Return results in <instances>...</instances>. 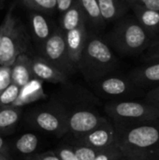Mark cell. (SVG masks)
I'll return each mask as SVG.
<instances>
[{"label": "cell", "instance_id": "cell-20", "mask_svg": "<svg viewBox=\"0 0 159 160\" xmlns=\"http://www.w3.org/2000/svg\"><path fill=\"white\" fill-rule=\"evenodd\" d=\"M32 11L51 12L56 8V0H21Z\"/></svg>", "mask_w": 159, "mask_h": 160}, {"label": "cell", "instance_id": "cell-1", "mask_svg": "<svg viewBox=\"0 0 159 160\" xmlns=\"http://www.w3.org/2000/svg\"><path fill=\"white\" fill-rule=\"evenodd\" d=\"M116 145L125 158L159 160V120L114 126Z\"/></svg>", "mask_w": 159, "mask_h": 160}, {"label": "cell", "instance_id": "cell-37", "mask_svg": "<svg viewBox=\"0 0 159 160\" xmlns=\"http://www.w3.org/2000/svg\"><path fill=\"white\" fill-rule=\"evenodd\" d=\"M0 160H5V159H4V158H2V157L0 156Z\"/></svg>", "mask_w": 159, "mask_h": 160}, {"label": "cell", "instance_id": "cell-30", "mask_svg": "<svg viewBox=\"0 0 159 160\" xmlns=\"http://www.w3.org/2000/svg\"><path fill=\"white\" fill-rule=\"evenodd\" d=\"M11 83V68L9 67L0 68V92Z\"/></svg>", "mask_w": 159, "mask_h": 160}, {"label": "cell", "instance_id": "cell-33", "mask_svg": "<svg viewBox=\"0 0 159 160\" xmlns=\"http://www.w3.org/2000/svg\"><path fill=\"white\" fill-rule=\"evenodd\" d=\"M5 29H6V22H5V20H4L3 22L0 24V42H1L2 37H3V35H4Z\"/></svg>", "mask_w": 159, "mask_h": 160}, {"label": "cell", "instance_id": "cell-18", "mask_svg": "<svg viewBox=\"0 0 159 160\" xmlns=\"http://www.w3.org/2000/svg\"><path fill=\"white\" fill-rule=\"evenodd\" d=\"M78 2L82 8L86 19L92 23V25L97 29L103 27L105 22L101 17L97 0H78Z\"/></svg>", "mask_w": 159, "mask_h": 160}, {"label": "cell", "instance_id": "cell-16", "mask_svg": "<svg viewBox=\"0 0 159 160\" xmlns=\"http://www.w3.org/2000/svg\"><path fill=\"white\" fill-rule=\"evenodd\" d=\"M86 22L85 13L81 7L78 0H76L73 5L66 11L63 15L62 27L64 32L73 30Z\"/></svg>", "mask_w": 159, "mask_h": 160}, {"label": "cell", "instance_id": "cell-15", "mask_svg": "<svg viewBox=\"0 0 159 160\" xmlns=\"http://www.w3.org/2000/svg\"><path fill=\"white\" fill-rule=\"evenodd\" d=\"M11 68V82L16 84L18 87L22 88L28 82L32 81V69L31 60L24 54H20Z\"/></svg>", "mask_w": 159, "mask_h": 160}, {"label": "cell", "instance_id": "cell-9", "mask_svg": "<svg viewBox=\"0 0 159 160\" xmlns=\"http://www.w3.org/2000/svg\"><path fill=\"white\" fill-rule=\"evenodd\" d=\"M87 36L85 24H82L73 30L65 32L64 34L67 52L71 62L74 65H79L81 63V58Z\"/></svg>", "mask_w": 159, "mask_h": 160}, {"label": "cell", "instance_id": "cell-26", "mask_svg": "<svg viewBox=\"0 0 159 160\" xmlns=\"http://www.w3.org/2000/svg\"><path fill=\"white\" fill-rule=\"evenodd\" d=\"M144 53V59L147 62L159 61V35L153 38Z\"/></svg>", "mask_w": 159, "mask_h": 160}, {"label": "cell", "instance_id": "cell-31", "mask_svg": "<svg viewBox=\"0 0 159 160\" xmlns=\"http://www.w3.org/2000/svg\"><path fill=\"white\" fill-rule=\"evenodd\" d=\"M76 0H56V8L60 12H66Z\"/></svg>", "mask_w": 159, "mask_h": 160}, {"label": "cell", "instance_id": "cell-23", "mask_svg": "<svg viewBox=\"0 0 159 160\" xmlns=\"http://www.w3.org/2000/svg\"><path fill=\"white\" fill-rule=\"evenodd\" d=\"M21 88L14 83H10L6 89H4L0 94V103L3 105H8L17 101L20 95Z\"/></svg>", "mask_w": 159, "mask_h": 160}, {"label": "cell", "instance_id": "cell-21", "mask_svg": "<svg viewBox=\"0 0 159 160\" xmlns=\"http://www.w3.org/2000/svg\"><path fill=\"white\" fill-rule=\"evenodd\" d=\"M37 124L46 131H55L60 127L58 118L51 112H41L37 116Z\"/></svg>", "mask_w": 159, "mask_h": 160}, {"label": "cell", "instance_id": "cell-3", "mask_svg": "<svg viewBox=\"0 0 159 160\" xmlns=\"http://www.w3.org/2000/svg\"><path fill=\"white\" fill-rule=\"evenodd\" d=\"M80 64L86 66L91 75L103 77L117 68L118 60L105 41L97 36H87Z\"/></svg>", "mask_w": 159, "mask_h": 160}, {"label": "cell", "instance_id": "cell-2", "mask_svg": "<svg viewBox=\"0 0 159 160\" xmlns=\"http://www.w3.org/2000/svg\"><path fill=\"white\" fill-rule=\"evenodd\" d=\"M110 44L123 55H138L148 48L151 38L135 17L121 20L109 35Z\"/></svg>", "mask_w": 159, "mask_h": 160}, {"label": "cell", "instance_id": "cell-28", "mask_svg": "<svg viewBox=\"0 0 159 160\" xmlns=\"http://www.w3.org/2000/svg\"><path fill=\"white\" fill-rule=\"evenodd\" d=\"M128 7L129 6H138L149 9L159 10V0H124Z\"/></svg>", "mask_w": 159, "mask_h": 160}, {"label": "cell", "instance_id": "cell-12", "mask_svg": "<svg viewBox=\"0 0 159 160\" xmlns=\"http://www.w3.org/2000/svg\"><path fill=\"white\" fill-rule=\"evenodd\" d=\"M30 60L32 73L38 79L49 81L52 82H59L66 80L65 73L55 68L45 58L35 57Z\"/></svg>", "mask_w": 159, "mask_h": 160}, {"label": "cell", "instance_id": "cell-8", "mask_svg": "<svg viewBox=\"0 0 159 160\" xmlns=\"http://www.w3.org/2000/svg\"><path fill=\"white\" fill-rule=\"evenodd\" d=\"M135 85L144 91L159 86V61L147 62L146 65L139 67L127 75Z\"/></svg>", "mask_w": 159, "mask_h": 160}, {"label": "cell", "instance_id": "cell-5", "mask_svg": "<svg viewBox=\"0 0 159 160\" xmlns=\"http://www.w3.org/2000/svg\"><path fill=\"white\" fill-rule=\"evenodd\" d=\"M4 20L6 29L0 42V65L10 67L24 50L25 34L11 10L7 13Z\"/></svg>", "mask_w": 159, "mask_h": 160}, {"label": "cell", "instance_id": "cell-35", "mask_svg": "<svg viewBox=\"0 0 159 160\" xmlns=\"http://www.w3.org/2000/svg\"><path fill=\"white\" fill-rule=\"evenodd\" d=\"M3 146H4V142H3V140H2V138L0 137V150L3 148Z\"/></svg>", "mask_w": 159, "mask_h": 160}, {"label": "cell", "instance_id": "cell-19", "mask_svg": "<svg viewBox=\"0 0 159 160\" xmlns=\"http://www.w3.org/2000/svg\"><path fill=\"white\" fill-rule=\"evenodd\" d=\"M41 93L40 84L37 81H31L25 86L21 88L20 95L17 100H21L22 103H25L28 101H32L37 98L38 94Z\"/></svg>", "mask_w": 159, "mask_h": 160}, {"label": "cell", "instance_id": "cell-17", "mask_svg": "<svg viewBox=\"0 0 159 160\" xmlns=\"http://www.w3.org/2000/svg\"><path fill=\"white\" fill-rule=\"evenodd\" d=\"M30 23L32 32L37 39L46 40L52 34L49 21L41 12L32 11L30 13Z\"/></svg>", "mask_w": 159, "mask_h": 160}, {"label": "cell", "instance_id": "cell-27", "mask_svg": "<svg viewBox=\"0 0 159 160\" xmlns=\"http://www.w3.org/2000/svg\"><path fill=\"white\" fill-rule=\"evenodd\" d=\"M100 150L92 147H79L75 150V155L78 160H94Z\"/></svg>", "mask_w": 159, "mask_h": 160}, {"label": "cell", "instance_id": "cell-6", "mask_svg": "<svg viewBox=\"0 0 159 160\" xmlns=\"http://www.w3.org/2000/svg\"><path fill=\"white\" fill-rule=\"evenodd\" d=\"M98 87L100 92L113 99L112 101L142 99L146 93V91L135 85L128 76L106 77L100 81Z\"/></svg>", "mask_w": 159, "mask_h": 160}, {"label": "cell", "instance_id": "cell-11", "mask_svg": "<svg viewBox=\"0 0 159 160\" xmlns=\"http://www.w3.org/2000/svg\"><path fill=\"white\" fill-rule=\"evenodd\" d=\"M107 121L92 112H77L69 119V127L76 133H89Z\"/></svg>", "mask_w": 159, "mask_h": 160}, {"label": "cell", "instance_id": "cell-4", "mask_svg": "<svg viewBox=\"0 0 159 160\" xmlns=\"http://www.w3.org/2000/svg\"><path fill=\"white\" fill-rule=\"evenodd\" d=\"M108 114L117 124H137L159 120V110L142 99L112 101L107 105Z\"/></svg>", "mask_w": 159, "mask_h": 160}, {"label": "cell", "instance_id": "cell-29", "mask_svg": "<svg viewBox=\"0 0 159 160\" xmlns=\"http://www.w3.org/2000/svg\"><path fill=\"white\" fill-rule=\"evenodd\" d=\"M142 100L159 110V86L146 91Z\"/></svg>", "mask_w": 159, "mask_h": 160}, {"label": "cell", "instance_id": "cell-10", "mask_svg": "<svg viewBox=\"0 0 159 160\" xmlns=\"http://www.w3.org/2000/svg\"><path fill=\"white\" fill-rule=\"evenodd\" d=\"M87 143L97 150H103L116 144L115 128L109 122H106L87 134Z\"/></svg>", "mask_w": 159, "mask_h": 160}, {"label": "cell", "instance_id": "cell-22", "mask_svg": "<svg viewBox=\"0 0 159 160\" xmlns=\"http://www.w3.org/2000/svg\"><path fill=\"white\" fill-rule=\"evenodd\" d=\"M37 146V138L34 134L22 135L16 142V148L22 154L33 153Z\"/></svg>", "mask_w": 159, "mask_h": 160}, {"label": "cell", "instance_id": "cell-32", "mask_svg": "<svg viewBox=\"0 0 159 160\" xmlns=\"http://www.w3.org/2000/svg\"><path fill=\"white\" fill-rule=\"evenodd\" d=\"M58 155L60 160H78L75 153L69 149H62L58 153Z\"/></svg>", "mask_w": 159, "mask_h": 160}, {"label": "cell", "instance_id": "cell-24", "mask_svg": "<svg viewBox=\"0 0 159 160\" xmlns=\"http://www.w3.org/2000/svg\"><path fill=\"white\" fill-rule=\"evenodd\" d=\"M124 158V156L119 147L114 144L106 149L100 150L94 160H120Z\"/></svg>", "mask_w": 159, "mask_h": 160}, {"label": "cell", "instance_id": "cell-25", "mask_svg": "<svg viewBox=\"0 0 159 160\" xmlns=\"http://www.w3.org/2000/svg\"><path fill=\"white\" fill-rule=\"evenodd\" d=\"M19 118V113L12 109L0 111V128H6L14 125Z\"/></svg>", "mask_w": 159, "mask_h": 160}, {"label": "cell", "instance_id": "cell-14", "mask_svg": "<svg viewBox=\"0 0 159 160\" xmlns=\"http://www.w3.org/2000/svg\"><path fill=\"white\" fill-rule=\"evenodd\" d=\"M104 22H112L122 19L129 10L124 0H97Z\"/></svg>", "mask_w": 159, "mask_h": 160}, {"label": "cell", "instance_id": "cell-13", "mask_svg": "<svg viewBox=\"0 0 159 160\" xmlns=\"http://www.w3.org/2000/svg\"><path fill=\"white\" fill-rule=\"evenodd\" d=\"M134 17L149 35L151 39L159 35V10L149 9L138 6H129Z\"/></svg>", "mask_w": 159, "mask_h": 160}, {"label": "cell", "instance_id": "cell-36", "mask_svg": "<svg viewBox=\"0 0 159 160\" xmlns=\"http://www.w3.org/2000/svg\"><path fill=\"white\" fill-rule=\"evenodd\" d=\"M120 160H129V159H127V158H122V159H120Z\"/></svg>", "mask_w": 159, "mask_h": 160}, {"label": "cell", "instance_id": "cell-34", "mask_svg": "<svg viewBox=\"0 0 159 160\" xmlns=\"http://www.w3.org/2000/svg\"><path fill=\"white\" fill-rule=\"evenodd\" d=\"M41 160H60L58 158L54 157V156H47L45 158H43Z\"/></svg>", "mask_w": 159, "mask_h": 160}, {"label": "cell", "instance_id": "cell-7", "mask_svg": "<svg viewBox=\"0 0 159 160\" xmlns=\"http://www.w3.org/2000/svg\"><path fill=\"white\" fill-rule=\"evenodd\" d=\"M42 53L46 60L62 72H64V70H69L74 65L69 58L64 34L59 30L52 32L44 41Z\"/></svg>", "mask_w": 159, "mask_h": 160}]
</instances>
